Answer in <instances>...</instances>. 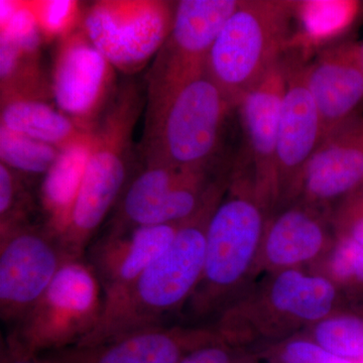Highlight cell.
<instances>
[{"instance_id":"e0dca14e","label":"cell","mask_w":363,"mask_h":363,"mask_svg":"<svg viewBox=\"0 0 363 363\" xmlns=\"http://www.w3.org/2000/svg\"><path fill=\"white\" fill-rule=\"evenodd\" d=\"M363 189V116L352 117L322 138L303 175L298 200L330 211Z\"/></svg>"},{"instance_id":"ac0fdd59","label":"cell","mask_w":363,"mask_h":363,"mask_svg":"<svg viewBox=\"0 0 363 363\" xmlns=\"http://www.w3.org/2000/svg\"><path fill=\"white\" fill-rule=\"evenodd\" d=\"M180 223L104 233L88 247L87 262L104 295V307L125 292L171 245Z\"/></svg>"},{"instance_id":"5b68a950","label":"cell","mask_w":363,"mask_h":363,"mask_svg":"<svg viewBox=\"0 0 363 363\" xmlns=\"http://www.w3.org/2000/svg\"><path fill=\"white\" fill-rule=\"evenodd\" d=\"M143 104L135 83H126L93 130L92 149L82 183L70 220L59 238L70 260L84 259L93 235L125 190L133 128Z\"/></svg>"},{"instance_id":"d6986e66","label":"cell","mask_w":363,"mask_h":363,"mask_svg":"<svg viewBox=\"0 0 363 363\" xmlns=\"http://www.w3.org/2000/svg\"><path fill=\"white\" fill-rule=\"evenodd\" d=\"M306 82L319 112L324 135L360 114L363 104L360 43L346 40L326 48L306 66Z\"/></svg>"},{"instance_id":"d6a6232c","label":"cell","mask_w":363,"mask_h":363,"mask_svg":"<svg viewBox=\"0 0 363 363\" xmlns=\"http://www.w3.org/2000/svg\"><path fill=\"white\" fill-rule=\"evenodd\" d=\"M358 363H363V360H362V362H358Z\"/></svg>"},{"instance_id":"603a6c76","label":"cell","mask_w":363,"mask_h":363,"mask_svg":"<svg viewBox=\"0 0 363 363\" xmlns=\"http://www.w3.org/2000/svg\"><path fill=\"white\" fill-rule=\"evenodd\" d=\"M308 271L332 281L351 307L363 306V247L345 238H335L326 255Z\"/></svg>"},{"instance_id":"7c38bea8","label":"cell","mask_w":363,"mask_h":363,"mask_svg":"<svg viewBox=\"0 0 363 363\" xmlns=\"http://www.w3.org/2000/svg\"><path fill=\"white\" fill-rule=\"evenodd\" d=\"M240 0H181L171 33L147 75V93L166 89L206 71L217 35Z\"/></svg>"},{"instance_id":"1f68e13d","label":"cell","mask_w":363,"mask_h":363,"mask_svg":"<svg viewBox=\"0 0 363 363\" xmlns=\"http://www.w3.org/2000/svg\"><path fill=\"white\" fill-rule=\"evenodd\" d=\"M360 48H362V62H363V42L360 43Z\"/></svg>"},{"instance_id":"8fae6325","label":"cell","mask_w":363,"mask_h":363,"mask_svg":"<svg viewBox=\"0 0 363 363\" xmlns=\"http://www.w3.org/2000/svg\"><path fill=\"white\" fill-rule=\"evenodd\" d=\"M114 69L81 26L60 40L52 68V98L81 130L93 131L116 96Z\"/></svg>"},{"instance_id":"83f0119b","label":"cell","mask_w":363,"mask_h":363,"mask_svg":"<svg viewBox=\"0 0 363 363\" xmlns=\"http://www.w3.org/2000/svg\"><path fill=\"white\" fill-rule=\"evenodd\" d=\"M259 357L267 363H355L333 354L304 334L269 346Z\"/></svg>"},{"instance_id":"6da1fadb","label":"cell","mask_w":363,"mask_h":363,"mask_svg":"<svg viewBox=\"0 0 363 363\" xmlns=\"http://www.w3.org/2000/svg\"><path fill=\"white\" fill-rule=\"evenodd\" d=\"M228 181L226 175L219 177L202 206L181 222L168 248L125 292L105 306L96 328L76 346L97 345L168 326L169 319L181 316L201 279L208 226Z\"/></svg>"},{"instance_id":"ffe728a7","label":"cell","mask_w":363,"mask_h":363,"mask_svg":"<svg viewBox=\"0 0 363 363\" xmlns=\"http://www.w3.org/2000/svg\"><path fill=\"white\" fill-rule=\"evenodd\" d=\"M92 143L93 131H88L60 150L58 159L43 181L40 200L45 215L44 225L58 238L70 220Z\"/></svg>"},{"instance_id":"4316f807","label":"cell","mask_w":363,"mask_h":363,"mask_svg":"<svg viewBox=\"0 0 363 363\" xmlns=\"http://www.w3.org/2000/svg\"><path fill=\"white\" fill-rule=\"evenodd\" d=\"M35 14L43 40L63 39L77 28L81 18L80 4L74 0H33L28 1Z\"/></svg>"},{"instance_id":"5bb4252c","label":"cell","mask_w":363,"mask_h":363,"mask_svg":"<svg viewBox=\"0 0 363 363\" xmlns=\"http://www.w3.org/2000/svg\"><path fill=\"white\" fill-rule=\"evenodd\" d=\"M286 87V57L269 69L259 84L238 104L245 142L247 169L255 190L272 214L278 209L277 147L281 104Z\"/></svg>"},{"instance_id":"2e32d148","label":"cell","mask_w":363,"mask_h":363,"mask_svg":"<svg viewBox=\"0 0 363 363\" xmlns=\"http://www.w3.org/2000/svg\"><path fill=\"white\" fill-rule=\"evenodd\" d=\"M219 341L223 340L212 325L176 324L49 354L54 363H180L195 350Z\"/></svg>"},{"instance_id":"277c9868","label":"cell","mask_w":363,"mask_h":363,"mask_svg":"<svg viewBox=\"0 0 363 363\" xmlns=\"http://www.w3.org/2000/svg\"><path fill=\"white\" fill-rule=\"evenodd\" d=\"M230 109L206 71L180 84L147 93L143 138L145 164L211 169Z\"/></svg>"},{"instance_id":"4fadbf2b","label":"cell","mask_w":363,"mask_h":363,"mask_svg":"<svg viewBox=\"0 0 363 363\" xmlns=\"http://www.w3.org/2000/svg\"><path fill=\"white\" fill-rule=\"evenodd\" d=\"M286 87L277 147V211L297 201L306 167L324 135L319 112L306 82V65L296 57H286Z\"/></svg>"},{"instance_id":"f546056e","label":"cell","mask_w":363,"mask_h":363,"mask_svg":"<svg viewBox=\"0 0 363 363\" xmlns=\"http://www.w3.org/2000/svg\"><path fill=\"white\" fill-rule=\"evenodd\" d=\"M257 353L234 347L219 341L204 346L184 358L180 363H262Z\"/></svg>"},{"instance_id":"ba28073f","label":"cell","mask_w":363,"mask_h":363,"mask_svg":"<svg viewBox=\"0 0 363 363\" xmlns=\"http://www.w3.org/2000/svg\"><path fill=\"white\" fill-rule=\"evenodd\" d=\"M176 4L164 0H101L88 7L81 28L114 68L133 74L157 56L166 42Z\"/></svg>"},{"instance_id":"7402d4cb","label":"cell","mask_w":363,"mask_h":363,"mask_svg":"<svg viewBox=\"0 0 363 363\" xmlns=\"http://www.w3.org/2000/svg\"><path fill=\"white\" fill-rule=\"evenodd\" d=\"M1 104L11 100L47 101L52 98V83L40 67V52L28 51L0 38Z\"/></svg>"},{"instance_id":"7a4b0ae2","label":"cell","mask_w":363,"mask_h":363,"mask_svg":"<svg viewBox=\"0 0 363 363\" xmlns=\"http://www.w3.org/2000/svg\"><path fill=\"white\" fill-rule=\"evenodd\" d=\"M271 216L252 174L238 164L210 219L204 269L181 313L183 324H213L259 279L260 248Z\"/></svg>"},{"instance_id":"cb8c5ba5","label":"cell","mask_w":363,"mask_h":363,"mask_svg":"<svg viewBox=\"0 0 363 363\" xmlns=\"http://www.w3.org/2000/svg\"><path fill=\"white\" fill-rule=\"evenodd\" d=\"M301 334L333 354L358 363L363 360V306L350 307L325 318Z\"/></svg>"},{"instance_id":"3957f363","label":"cell","mask_w":363,"mask_h":363,"mask_svg":"<svg viewBox=\"0 0 363 363\" xmlns=\"http://www.w3.org/2000/svg\"><path fill=\"white\" fill-rule=\"evenodd\" d=\"M351 306L332 281L308 269L262 274L212 326L222 340L257 353Z\"/></svg>"},{"instance_id":"30bf717a","label":"cell","mask_w":363,"mask_h":363,"mask_svg":"<svg viewBox=\"0 0 363 363\" xmlns=\"http://www.w3.org/2000/svg\"><path fill=\"white\" fill-rule=\"evenodd\" d=\"M59 238L32 222L0 234V318L13 325L25 316L69 262Z\"/></svg>"},{"instance_id":"9a60e30c","label":"cell","mask_w":363,"mask_h":363,"mask_svg":"<svg viewBox=\"0 0 363 363\" xmlns=\"http://www.w3.org/2000/svg\"><path fill=\"white\" fill-rule=\"evenodd\" d=\"M335 241L330 211L297 201L269 217L259 259L262 274L310 269L323 259Z\"/></svg>"},{"instance_id":"d4e9b609","label":"cell","mask_w":363,"mask_h":363,"mask_svg":"<svg viewBox=\"0 0 363 363\" xmlns=\"http://www.w3.org/2000/svg\"><path fill=\"white\" fill-rule=\"evenodd\" d=\"M59 154L58 147L0 126L1 162L21 176H45Z\"/></svg>"},{"instance_id":"484cf974","label":"cell","mask_w":363,"mask_h":363,"mask_svg":"<svg viewBox=\"0 0 363 363\" xmlns=\"http://www.w3.org/2000/svg\"><path fill=\"white\" fill-rule=\"evenodd\" d=\"M33 200L23 176L0 164V234L30 223Z\"/></svg>"},{"instance_id":"9c48e42d","label":"cell","mask_w":363,"mask_h":363,"mask_svg":"<svg viewBox=\"0 0 363 363\" xmlns=\"http://www.w3.org/2000/svg\"><path fill=\"white\" fill-rule=\"evenodd\" d=\"M216 180L211 171L145 164L128 184L105 233L180 223L197 212Z\"/></svg>"},{"instance_id":"4dcf8cb0","label":"cell","mask_w":363,"mask_h":363,"mask_svg":"<svg viewBox=\"0 0 363 363\" xmlns=\"http://www.w3.org/2000/svg\"><path fill=\"white\" fill-rule=\"evenodd\" d=\"M0 363H54L49 353L47 354H26L21 351L11 350L2 344Z\"/></svg>"},{"instance_id":"52a82bcc","label":"cell","mask_w":363,"mask_h":363,"mask_svg":"<svg viewBox=\"0 0 363 363\" xmlns=\"http://www.w3.org/2000/svg\"><path fill=\"white\" fill-rule=\"evenodd\" d=\"M104 309L102 290L87 260H69L2 344L33 355L66 350L96 328Z\"/></svg>"},{"instance_id":"44dd1931","label":"cell","mask_w":363,"mask_h":363,"mask_svg":"<svg viewBox=\"0 0 363 363\" xmlns=\"http://www.w3.org/2000/svg\"><path fill=\"white\" fill-rule=\"evenodd\" d=\"M1 125L59 150L88 133L43 100L18 99L1 104Z\"/></svg>"},{"instance_id":"f1b7e54d","label":"cell","mask_w":363,"mask_h":363,"mask_svg":"<svg viewBox=\"0 0 363 363\" xmlns=\"http://www.w3.org/2000/svg\"><path fill=\"white\" fill-rule=\"evenodd\" d=\"M335 238H345L363 247V189L344 198L330 210Z\"/></svg>"},{"instance_id":"8992f818","label":"cell","mask_w":363,"mask_h":363,"mask_svg":"<svg viewBox=\"0 0 363 363\" xmlns=\"http://www.w3.org/2000/svg\"><path fill=\"white\" fill-rule=\"evenodd\" d=\"M295 6L283 0H240L217 35L206 72L233 108L284 56Z\"/></svg>"}]
</instances>
